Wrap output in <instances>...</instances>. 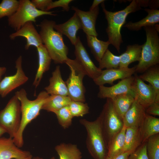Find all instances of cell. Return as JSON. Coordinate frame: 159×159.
Here are the masks:
<instances>
[{
  "label": "cell",
  "mask_w": 159,
  "mask_h": 159,
  "mask_svg": "<svg viewBox=\"0 0 159 159\" xmlns=\"http://www.w3.org/2000/svg\"><path fill=\"white\" fill-rule=\"evenodd\" d=\"M132 152L130 151L126 152L116 156L112 157H107L106 159H127L128 156Z\"/></svg>",
  "instance_id": "41"
},
{
  "label": "cell",
  "mask_w": 159,
  "mask_h": 159,
  "mask_svg": "<svg viewBox=\"0 0 159 159\" xmlns=\"http://www.w3.org/2000/svg\"><path fill=\"white\" fill-rule=\"evenodd\" d=\"M19 1L16 0H3L0 3V19L14 14L17 10Z\"/></svg>",
  "instance_id": "35"
},
{
  "label": "cell",
  "mask_w": 159,
  "mask_h": 159,
  "mask_svg": "<svg viewBox=\"0 0 159 159\" xmlns=\"http://www.w3.org/2000/svg\"><path fill=\"white\" fill-rule=\"evenodd\" d=\"M21 112L19 101L15 95L9 101L4 108L0 111V126L9 137L13 138L19 129Z\"/></svg>",
  "instance_id": "8"
},
{
  "label": "cell",
  "mask_w": 159,
  "mask_h": 159,
  "mask_svg": "<svg viewBox=\"0 0 159 159\" xmlns=\"http://www.w3.org/2000/svg\"><path fill=\"white\" fill-rule=\"evenodd\" d=\"M69 106L73 117H82L89 113V107L84 102L71 101Z\"/></svg>",
  "instance_id": "36"
},
{
  "label": "cell",
  "mask_w": 159,
  "mask_h": 159,
  "mask_svg": "<svg viewBox=\"0 0 159 159\" xmlns=\"http://www.w3.org/2000/svg\"><path fill=\"white\" fill-rule=\"evenodd\" d=\"M54 113L56 115L59 124L64 129L68 128L71 125L74 117L69 105L62 108Z\"/></svg>",
  "instance_id": "34"
},
{
  "label": "cell",
  "mask_w": 159,
  "mask_h": 159,
  "mask_svg": "<svg viewBox=\"0 0 159 159\" xmlns=\"http://www.w3.org/2000/svg\"><path fill=\"white\" fill-rule=\"evenodd\" d=\"M32 158L29 151L17 147L13 138H0V159H31Z\"/></svg>",
  "instance_id": "14"
},
{
  "label": "cell",
  "mask_w": 159,
  "mask_h": 159,
  "mask_svg": "<svg viewBox=\"0 0 159 159\" xmlns=\"http://www.w3.org/2000/svg\"><path fill=\"white\" fill-rule=\"evenodd\" d=\"M22 57L20 55L15 61L16 71L14 74L5 76L0 81V95L6 97L13 90L25 83L28 80L22 67Z\"/></svg>",
  "instance_id": "10"
},
{
  "label": "cell",
  "mask_w": 159,
  "mask_h": 159,
  "mask_svg": "<svg viewBox=\"0 0 159 159\" xmlns=\"http://www.w3.org/2000/svg\"><path fill=\"white\" fill-rule=\"evenodd\" d=\"M146 149L149 159H159V133L149 137L146 141Z\"/></svg>",
  "instance_id": "33"
},
{
  "label": "cell",
  "mask_w": 159,
  "mask_h": 159,
  "mask_svg": "<svg viewBox=\"0 0 159 159\" xmlns=\"http://www.w3.org/2000/svg\"><path fill=\"white\" fill-rule=\"evenodd\" d=\"M146 141L142 144L132 152L127 159H149L147 152Z\"/></svg>",
  "instance_id": "37"
},
{
  "label": "cell",
  "mask_w": 159,
  "mask_h": 159,
  "mask_svg": "<svg viewBox=\"0 0 159 159\" xmlns=\"http://www.w3.org/2000/svg\"><path fill=\"white\" fill-rule=\"evenodd\" d=\"M59 159H82V153L76 145L62 143L55 146Z\"/></svg>",
  "instance_id": "28"
},
{
  "label": "cell",
  "mask_w": 159,
  "mask_h": 159,
  "mask_svg": "<svg viewBox=\"0 0 159 159\" xmlns=\"http://www.w3.org/2000/svg\"><path fill=\"white\" fill-rule=\"evenodd\" d=\"M6 68L5 67H0V81L2 80V76L5 73Z\"/></svg>",
  "instance_id": "43"
},
{
  "label": "cell",
  "mask_w": 159,
  "mask_h": 159,
  "mask_svg": "<svg viewBox=\"0 0 159 159\" xmlns=\"http://www.w3.org/2000/svg\"><path fill=\"white\" fill-rule=\"evenodd\" d=\"M141 127H126L124 153L128 151L132 152L142 144Z\"/></svg>",
  "instance_id": "23"
},
{
  "label": "cell",
  "mask_w": 159,
  "mask_h": 159,
  "mask_svg": "<svg viewBox=\"0 0 159 159\" xmlns=\"http://www.w3.org/2000/svg\"><path fill=\"white\" fill-rule=\"evenodd\" d=\"M20 101L21 117L19 130L13 138L16 145L19 148L24 144L23 133L26 126L40 114L42 107L49 96L45 91H41L36 99L29 100L25 90L21 88L15 94Z\"/></svg>",
  "instance_id": "1"
},
{
  "label": "cell",
  "mask_w": 159,
  "mask_h": 159,
  "mask_svg": "<svg viewBox=\"0 0 159 159\" xmlns=\"http://www.w3.org/2000/svg\"><path fill=\"white\" fill-rule=\"evenodd\" d=\"M6 133V131L0 126V138L2 137L3 135Z\"/></svg>",
  "instance_id": "44"
},
{
  "label": "cell",
  "mask_w": 159,
  "mask_h": 159,
  "mask_svg": "<svg viewBox=\"0 0 159 159\" xmlns=\"http://www.w3.org/2000/svg\"><path fill=\"white\" fill-rule=\"evenodd\" d=\"M142 44L129 45L126 51L119 55L120 63L119 68L128 67L129 65L134 62H139L140 59Z\"/></svg>",
  "instance_id": "24"
},
{
  "label": "cell",
  "mask_w": 159,
  "mask_h": 159,
  "mask_svg": "<svg viewBox=\"0 0 159 159\" xmlns=\"http://www.w3.org/2000/svg\"><path fill=\"white\" fill-rule=\"evenodd\" d=\"M74 46L75 59L83 67L86 75L93 80L95 79L100 74L102 70L96 67L91 59L79 36Z\"/></svg>",
  "instance_id": "12"
},
{
  "label": "cell",
  "mask_w": 159,
  "mask_h": 159,
  "mask_svg": "<svg viewBox=\"0 0 159 159\" xmlns=\"http://www.w3.org/2000/svg\"><path fill=\"white\" fill-rule=\"evenodd\" d=\"M54 29L62 35H65L69 40L72 44L74 45L77 38V33L79 29H82L80 20L75 12L73 16L66 22L54 26Z\"/></svg>",
  "instance_id": "19"
},
{
  "label": "cell",
  "mask_w": 159,
  "mask_h": 159,
  "mask_svg": "<svg viewBox=\"0 0 159 159\" xmlns=\"http://www.w3.org/2000/svg\"><path fill=\"white\" fill-rule=\"evenodd\" d=\"M71 9L74 11L80 21L82 29L86 35L97 37L98 34L95 29L97 19L99 12V6L88 11L82 10L73 6Z\"/></svg>",
  "instance_id": "16"
},
{
  "label": "cell",
  "mask_w": 159,
  "mask_h": 159,
  "mask_svg": "<svg viewBox=\"0 0 159 159\" xmlns=\"http://www.w3.org/2000/svg\"><path fill=\"white\" fill-rule=\"evenodd\" d=\"M71 101L68 96L49 95L43 105L42 110L54 113L62 108L68 105Z\"/></svg>",
  "instance_id": "30"
},
{
  "label": "cell",
  "mask_w": 159,
  "mask_h": 159,
  "mask_svg": "<svg viewBox=\"0 0 159 159\" xmlns=\"http://www.w3.org/2000/svg\"><path fill=\"white\" fill-rule=\"evenodd\" d=\"M145 10L148 13L147 15L139 21L136 22L130 21L123 27L129 30L137 31L143 27L153 26L159 22V10L157 9H145Z\"/></svg>",
  "instance_id": "22"
},
{
  "label": "cell",
  "mask_w": 159,
  "mask_h": 159,
  "mask_svg": "<svg viewBox=\"0 0 159 159\" xmlns=\"http://www.w3.org/2000/svg\"><path fill=\"white\" fill-rule=\"evenodd\" d=\"M80 123L86 130V145L94 159H106L107 156V145L103 132L100 115L93 121L81 119Z\"/></svg>",
  "instance_id": "4"
},
{
  "label": "cell",
  "mask_w": 159,
  "mask_h": 159,
  "mask_svg": "<svg viewBox=\"0 0 159 159\" xmlns=\"http://www.w3.org/2000/svg\"><path fill=\"white\" fill-rule=\"evenodd\" d=\"M19 37H23L26 39V42L25 46L26 50L28 49L31 46L37 48L43 44L40 36L32 21L26 22L19 30L9 36L11 40H14Z\"/></svg>",
  "instance_id": "17"
},
{
  "label": "cell",
  "mask_w": 159,
  "mask_h": 159,
  "mask_svg": "<svg viewBox=\"0 0 159 159\" xmlns=\"http://www.w3.org/2000/svg\"><path fill=\"white\" fill-rule=\"evenodd\" d=\"M52 0H32V4L37 9L43 11H46V9Z\"/></svg>",
  "instance_id": "39"
},
{
  "label": "cell",
  "mask_w": 159,
  "mask_h": 159,
  "mask_svg": "<svg viewBox=\"0 0 159 159\" xmlns=\"http://www.w3.org/2000/svg\"><path fill=\"white\" fill-rule=\"evenodd\" d=\"M154 26L143 27L146 41L142 44L140 59L135 66L136 73L142 74L149 67L159 63V31Z\"/></svg>",
  "instance_id": "5"
},
{
  "label": "cell",
  "mask_w": 159,
  "mask_h": 159,
  "mask_svg": "<svg viewBox=\"0 0 159 159\" xmlns=\"http://www.w3.org/2000/svg\"><path fill=\"white\" fill-rule=\"evenodd\" d=\"M143 81L149 83L155 90V102L159 103V66L158 64L151 67L139 76Z\"/></svg>",
  "instance_id": "25"
},
{
  "label": "cell",
  "mask_w": 159,
  "mask_h": 159,
  "mask_svg": "<svg viewBox=\"0 0 159 159\" xmlns=\"http://www.w3.org/2000/svg\"><path fill=\"white\" fill-rule=\"evenodd\" d=\"M15 12L8 17L9 26L16 31L29 21L35 22L36 19L44 15L56 16L53 11H43L37 9L29 0H20Z\"/></svg>",
  "instance_id": "7"
},
{
  "label": "cell",
  "mask_w": 159,
  "mask_h": 159,
  "mask_svg": "<svg viewBox=\"0 0 159 159\" xmlns=\"http://www.w3.org/2000/svg\"><path fill=\"white\" fill-rule=\"evenodd\" d=\"M132 87L135 99L145 109L155 102L154 90L150 84H146L137 74H135Z\"/></svg>",
  "instance_id": "11"
},
{
  "label": "cell",
  "mask_w": 159,
  "mask_h": 159,
  "mask_svg": "<svg viewBox=\"0 0 159 159\" xmlns=\"http://www.w3.org/2000/svg\"><path fill=\"white\" fill-rule=\"evenodd\" d=\"M100 116L107 145L109 141L122 130L124 126L122 118L115 111L112 100L107 98Z\"/></svg>",
  "instance_id": "9"
},
{
  "label": "cell",
  "mask_w": 159,
  "mask_h": 159,
  "mask_svg": "<svg viewBox=\"0 0 159 159\" xmlns=\"http://www.w3.org/2000/svg\"><path fill=\"white\" fill-rule=\"evenodd\" d=\"M72 0H59L52 1L49 4L46 9V11H49L50 9L57 7H61L63 10L68 11L69 9V4Z\"/></svg>",
  "instance_id": "38"
},
{
  "label": "cell",
  "mask_w": 159,
  "mask_h": 159,
  "mask_svg": "<svg viewBox=\"0 0 159 159\" xmlns=\"http://www.w3.org/2000/svg\"><path fill=\"white\" fill-rule=\"evenodd\" d=\"M111 99L115 111L122 118L135 100L131 93L119 95Z\"/></svg>",
  "instance_id": "31"
},
{
  "label": "cell",
  "mask_w": 159,
  "mask_h": 159,
  "mask_svg": "<svg viewBox=\"0 0 159 159\" xmlns=\"http://www.w3.org/2000/svg\"><path fill=\"white\" fill-rule=\"evenodd\" d=\"M126 128L124 125L121 131L108 143L107 157H114L124 153Z\"/></svg>",
  "instance_id": "29"
},
{
  "label": "cell",
  "mask_w": 159,
  "mask_h": 159,
  "mask_svg": "<svg viewBox=\"0 0 159 159\" xmlns=\"http://www.w3.org/2000/svg\"><path fill=\"white\" fill-rule=\"evenodd\" d=\"M105 1V0H94L91 6L90 7L89 10L94 9L97 6H98L99 4H102Z\"/></svg>",
  "instance_id": "42"
},
{
  "label": "cell",
  "mask_w": 159,
  "mask_h": 159,
  "mask_svg": "<svg viewBox=\"0 0 159 159\" xmlns=\"http://www.w3.org/2000/svg\"><path fill=\"white\" fill-rule=\"evenodd\" d=\"M99 63L98 67L101 70L104 68L109 69L119 68L120 63V56L114 54L107 49Z\"/></svg>",
  "instance_id": "32"
},
{
  "label": "cell",
  "mask_w": 159,
  "mask_h": 159,
  "mask_svg": "<svg viewBox=\"0 0 159 159\" xmlns=\"http://www.w3.org/2000/svg\"><path fill=\"white\" fill-rule=\"evenodd\" d=\"M134 76H132L120 81L110 87L104 85L99 86L97 97L100 98L112 99L117 96L127 93H132V87Z\"/></svg>",
  "instance_id": "15"
},
{
  "label": "cell",
  "mask_w": 159,
  "mask_h": 159,
  "mask_svg": "<svg viewBox=\"0 0 159 159\" xmlns=\"http://www.w3.org/2000/svg\"><path fill=\"white\" fill-rule=\"evenodd\" d=\"M31 159H43L42 158L37 156V157H33ZM50 159H56L54 157H52V158H51Z\"/></svg>",
  "instance_id": "45"
},
{
  "label": "cell",
  "mask_w": 159,
  "mask_h": 159,
  "mask_svg": "<svg viewBox=\"0 0 159 159\" xmlns=\"http://www.w3.org/2000/svg\"><path fill=\"white\" fill-rule=\"evenodd\" d=\"M146 113L155 116L159 115V103L154 102L145 109Z\"/></svg>",
  "instance_id": "40"
},
{
  "label": "cell",
  "mask_w": 159,
  "mask_h": 159,
  "mask_svg": "<svg viewBox=\"0 0 159 159\" xmlns=\"http://www.w3.org/2000/svg\"><path fill=\"white\" fill-rule=\"evenodd\" d=\"M65 63L70 70L69 77L65 82L68 89V96L72 101L85 102V90L83 80L86 75V72L75 59L68 58Z\"/></svg>",
  "instance_id": "6"
},
{
  "label": "cell",
  "mask_w": 159,
  "mask_h": 159,
  "mask_svg": "<svg viewBox=\"0 0 159 159\" xmlns=\"http://www.w3.org/2000/svg\"><path fill=\"white\" fill-rule=\"evenodd\" d=\"M86 36L88 46L96 60L99 62L110 44L108 41L99 40L96 36L89 35Z\"/></svg>",
  "instance_id": "27"
},
{
  "label": "cell",
  "mask_w": 159,
  "mask_h": 159,
  "mask_svg": "<svg viewBox=\"0 0 159 159\" xmlns=\"http://www.w3.org/2000/svg\"><path fill=\"white\" fill-rule=\"evenodd\" d=\"M38 57V66L33 85H39L43 74L49 70L52 60L45 46L42 44L37 48Z\"/></svg>",
  "instance_id": "21"
},
{
  "label": "cell",
  "mask_w": 159,
  "mask_h": 159,
  "mask_svg": "<svg viewBox=\"0 0 159 159\" xmlns=\"http://www.w3.org/2000/svg\"><path fill=\"white\" fill-rule=\"evenodd\" d=\"M136 66L131 68L111 69L102 70L101 74L93 80L95 84L99 86L108 84L114 85L115 81L121 80L132 76L135 73Z\"/></svg>",
  "instance_id": "13"
},
{
  "label": "cell",
  "mask_w": 159,
  "mask_h": 159,
  "mask_svg": "<svg viewBox=\"0 0 159 159\" xmlns=\"http://www.w3.org/2000/svg\"><path fill=\"white\" fill-rule=\"evenodd\" d=\"M103 11L106 19L107 26L106 31L108 41L120 52V46L123 42L121 30L125 24L126 19L129 14L141 9L142 7L140 0H133L123 9L112 12L107 10L104 2L102 3Z\"/></svg>",
  "instance_id": "3"
},
{
  "label": "cell",
  "mask_w": 159,
  "mask_h": 159,
  "mask_svg": "<svg viewBox=\"0 0 159 159\" xmlns=\"http://www.w3.org/2000/svg\"><path fill=\"white\" fill-rule=\"evenodd\" d=\"M55 21L44 19L37 25L43 44L52 59L56 64L65 63L68 59V47L64 44L62 35L55 30Z\"/></svg>",
  "instance_id": "2"
},
{
  "label": "cell",
  "mask_w": 159,
  "mask_h": 159,
  "mask_svg": "<svg viewBox=\"0 0 159 159\" xmlns=\"http://www.w3.org/2000/svg\"><path fill=\"white\" fill-rule=\"evenodd\" d=\"M49 84L46 87L45 91L50 95L68 96V93L65 82L63 80L60 66H57L49 79Z\"/></svg>",
  "instance_id": "20"
},
{
  "label": "cell",
  "mask_w": 159,
  "mask_h": 159,
  "mask_svg": "<svg viewBox=\"0 0 159 159\" xmlns=\"http://www.w3.org/2000/svg\"><path fill=\"white\" fill-rule=\"evenodd\" d=\"M146 113L145 109L135 99L122 117L124 125L126 127H141Z\"/></svg>",
  "instance_id": "18"
},
{
  "label": "cell",
  "mask_w": 159,
  "mask_h": 159,
  "mask_svg": "<svg viewBox=\"0 0 159 159\" xmlns=\"http://www.w3.org/2000/svg\"><path fill=\"white\" fill-rule=\"evenodd\" d=\"M141 128L143 143L150 136L159 133V118L146 113Z\"/></svg>",
  "instance_id": "26"
}]
</instances>
